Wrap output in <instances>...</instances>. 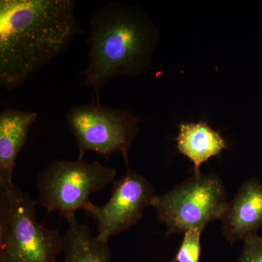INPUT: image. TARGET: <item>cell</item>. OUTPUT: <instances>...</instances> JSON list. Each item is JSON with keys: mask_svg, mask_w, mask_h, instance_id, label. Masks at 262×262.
<instances>
[{"mask_svg": "<svg viewBox=\"0 0 262 262\" xmlns=\"http://www.w3.org/2000/svg\"><path fill=\"white\" fill-rule=\"evenodd\" d=\"M81 33L73 0H1L2 89H18Z\"/></svg>", "mask_w": 262, "mask_h": 262, "instance_id": "obj_1", "label": "cell"}, {"mask_svg": "<svg viewBox=\"0 0 262 262\" xmlns=\"http://www.w3.org/2000/svg\"><path fill=\"white\" fill-rule=\"evenodd\" d=\"M90 29L89 64L80 75L96 94L112 79L147 70L158 32L141 10L108 2L95 12Z\"/></svg>", "mask_w": 262, "mask_h": 262, "instance_id": "obj_2", "label": "cell"}, {"mask_svg": "<svg viewBox=\"0 0 262 262\" xmlns=\"http://www.w3.org/2000/svg\"><path fill=\"white\" fill-rule=\"evenodd\" d=\"M37 203L14 183L0 189V262H58L63 237L39 223Z\"/></svg>", "mask_w": 262, "mask_h": 262, "instance_id": "obj_3", "label": "cell"}, {"mask_svg": "<svg viewBox=\"0 0 262 262\" xmlns=\"http://www.w3.org/2000/svg\"><path fill=\"white\" fill-rule=\"evenodd\" d=\"M228 203L222 180L213 173H200L162 195H155L151 206L170 235L191 229L203 230L222 220Z\"/></svg>", "mask_w": 262, "mask_h": 262, "instance_id": "obj_4", "label": "cell"}, {"mask_svg": "<svg viewBox=\"0 0 262 262\" xmlns=\"http://www.w3.org/2000/svg\"><path fill=\"white\" fill-rule=\"evenodd\" d=\"M116 175L115 168L99 162L54 160L38 177L39 203L48 212L56 211L67 218L83 209L91 194L115 182Z\"/></svg>", "mask_w": 262, "mask_h": 262, "instance_id": "obj_5", "label": "cell"}, {"mask_svg": "<svg viewBox=\"0 0 262 262\" xmlns=\"http://www.w3.org/2000/svg\"><path fill=\"white\" fill-rule=\"evenodd\" d=\"M66 118L78 144V159L92 151L107 160L120 151L128 167L127 151L139 131V121L132 113L96 103L75 106Z\"/></svg>", "mask_w": 262, "mask_h": 262, "instance_id": "obj_6", "label": "cell"}, {"mask_svg": "<svg viewBox=\"0 0 262 262\" xmlns=\"http://www.w3.org/2000/svg\"><path fill=\"white\" fill-rule=\"evenodd\" d=\"M155 196L149 181L127 167L125 175L113 182V192L106 204L98 206L89 201L83 210L97 222L98 239L108 242L112 236L139 223Z\"/></svg>", "mask_w": 262, "mask_h": 262, "instance_id": "obj_7", "label": "cell"}, {"mask_svg": "<svg viewBox=\"0 0 262 262\" xmlns=\"http://www.w3.org/2000/svg\"><path fill=\"white\" fill-rule=\"evenodd\" d=\"M221 220L227 242L244 241L257 234L262 227V183L257 178L245 181Z\"/></svg>", "mask_w": 262, "mask_h": 262, "instance_id": "obj_8", "label": "cell"}, {"mask_svg": "<svg viewBox=\"0 0 262 262\" xmlns=\"http://www.w3.org/2000/svg\"><path fill=\"white\" fill-rule=\"evenodd\" d=\"M35 112L6 108L0 113V187L13 184L17 157L28 139L30 127L37 120Z\"/></svg>", "mask_w": 262, "mask_h": 262, "instance_id": "obj_9", "label": "cell"}, {"mask_svg": "<svg viewBox=\"0 0 262 262\" xmlns=\"http://www.w3.org/2000/svg\"><path fill=\"white\" fill-rule=\"evenodd\" d=\"M176 138L179 153L187 157L194 165V174L201 173L200 168L211 158L219 156L229 144L206 122H183Z\"/></svg>", "mask_w": 262, "mask_h": 262, "instance_id": "obj_10", "label": "cell"}, {"mask_svg": "<svg viewBox=\"0 0 262 262\" xmlns=\"http://www.w3.org/2000/svg\"><path fill=\"white\" fill-rule=\"evenodd\" d=\"M68 229L63 236V262H110L111 248L93 235L87 226L80 223L75 214L65 218Z\"/></svg>", "mask_w": 262, "mask_h": 262, "instance_id": "obj_11", "label": "cell"}, {"mask_svg": "<svg viewBox=\"0 0 262 262\" xmlns=\"http://www.w3.org/2000/svg\"><path fill=\"white\" fill-rule=\"evenodd\" d=\"M203 230L191 229L184 232L182 244L170 262H201V234Z\"/></svg>", "mask_w": 262, "mask_h": 262, "instance_id": "obj_12", "label": "cell"}, {"mask_svg": "<svg viewBox=\"0 0 262 262\" xmlns=\"http://www.w3.org/2000/svg\"><path fill=\"white\" fill-rule=\"evenodd\" d=\"M236 262H262V236L256 234L245 239Z\"/></svg>", "mask_w": 262, "mask_h": 262, "instance_id": "obj_13", "label": "cell"}]
</instances>
